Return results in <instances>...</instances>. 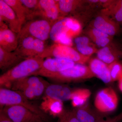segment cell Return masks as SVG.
Segmentation results:
<instances>
[{"label": "cell", "mask_w": 122, "mask_h": 122, "mask_svg": "<svg viewBox=\"0 0 122 122\" xmlns=\"http://www.w3.org/2000/svg\"><path fill=\"white\" fill-rule=\"evenodd\" d=\"M44 59L39 56L24 60L0 76L1 87L8 88L11 83L18 79L33 76L41 67Z\"/></svg>", "instance_id": "6da1fadb"}, {"label": "cell", "mask_w": 122, "mask_h": 122, "mask_svg": "<svg viewBox=\"0 0 122 122\" xmlns=\"http://www.w3.org/2000/svg\"><path fill=\"white\" fill-rule=\"evenodd\" d=\"M39 57L44 59L56 58L67 59L76 64L84 65L89 60L90 57L81 54L76 49L62 44H55L46 47Z\"/></svg>", "instance_id": "7a4b0ae2"}, {"label": "cell", "mask_w": 122, "mask_h": 122, "mask_svg": "<svg viewBox=\"0 0 122 122\" xmlns=\"http://www.w3.org/2000/svg\"><path fill=\"white\" fill-rule=\"evenodd\" d=\"M0 105L1 107L10 105L22 106L39 116L42 119L45 118L46 117L45 113L41 110L40 107L31 102L30 100L19 92L8 88L0 87Z\"/></svg>", "instance_id": "3957f363"}, {"label": "cell", "mask_w": 122, "mask_h": 122, "mask_svg": "<svg viewBox=\"0 0 122 122\" xmlns=\"http://www.w3.org/2000/svg\"><path fill=\"white\" fill-rule=\"evenodd\" d=\"M52 25L49 21L43 18L28 21L17 34L18 38L30 36L45 41L50 38Z\"/></svg>", "instance_id": "277c9868"}, {"label": "cell", "mask_w": 122, "mask_h": 122, "mask_svg": "<svg viewBox=\"0 0 122 122\" xmlns=\"http://www.w3.org/2000/svg\"><path fill=\"white\" fill-rule=\"evenodd\" d=\"M45 42L30 36L18 39V46L14 52L24 59L39 56L46 47Z\"/></svg>", "instance_id": "5b68a950"}, {"label": "cell", "mask_w": 122, "mask_h": 122, "mask_svg": "<svg viewBox=\"0 0 122 122\" xmlns=\"http://www.w3.org/2000/svg\"><path fill=\"white\" fill-rule=\"evenodd\" d=\"M95 77L89 66L76 63L71 68L53 75L49 78L60 82H70L89 79Z\"/></svg>", "instance_id": "8992f818"}, {"label": "cell", "mask_w": 122, "mask_h": 122, "mask_svg": "<svg viewBox=\"0 0 122 122\" xmlns=\"http://www.w3.org/2000/svg\"><path fill=\"white\" fill-rule=\"evenodd\" d=\"M94 106L100 113H107L115 110L118 105V99L115 91L111 87L99 91L94 100Z\"/></svg>", "instance_id": "52a82bcc"}, {"label": "cell", "mask_w": 122, "mask_h": 122, "mask_svg": "<svg viewBox=\"0 0 122 122\" xmlns=\"http://www.w3.org/2000/svg\"><path fill=\"white\" fill-rule=\"evenodd\" d=\"M81 23L73 18L65 17L54 24L51 28L50 38L53 41H57L63 35L72 31L76 35L81 30Z\"/></svg>", "instance_id": "ba28073f"}, {"label": "cell", "mask_w": 122, "mask_h": 122, "mask_svg": "<svg viewBox=\"0 0 122 122\" xmlns=\"http://www.w3.org/2000/svg\"><path fill=\"white\" fill-rule=\"evenodd\" d=\"M50 83L44 79L32 76L18 79L11 83L8 89L18 91L22 88L27 87L35 92L37 98L45 93Z\"/></svg>", "instance_id": "9c48e42d"}, {"label": "cell", "mask_w": 122, "mask_h": 122, "mask_svg": "<svg viewBox=\"0 0 122 122\" xmlns=\"http://www.w3.org/2000/svg\"><path fill=\"white\" fill-rule=\"evenodd\" d=\"M75 64L67 59L49 58L44 60L41 69L33 76H40L49 78L53 75L71 68Z\"/></svg>", "instance_id": "30bf717a"}, {"label": "cell", "mask_w": 122, "mask_h": 122, "mask_svg": "<svg viewBox=\"0 0 122 122\" xmlns=\"http://www.w3.org/2000/svg\"><path fill=\"white\" fill-rule=\"evenodd\" d=\"M36 16L48 20L53 25L63 18L60 13L58 0H39Z\"/></svg>", "instance_id": "8fae6325"}, {"label": "cell", "mask_w": 122, "mask_h": 122, "mask_svg": "<svg viewBox=\"0 0 122 122\" xmlns=\"http://www.w3.org/2000/svg\"><path fill=\"white\" fill-rule=\"evenodd\" d=\"M4 107L1 111L13 122H30L38 115L22 106L10 105Z\"/></svg>", "instance_id": "7c38bea8"}, {"label": "cell", "mask_w": 122, "mask_h": 122, "mask_svg": "<svg viewBox=\"0 0 122 122\" xmlns=\"http://www.w3.org/2000/svg\"><path fill=\"white\" fill-rule=\"evenodd\" d=\"M0 21L4 22L17 34L20 32L22 26L12 9L4 0H0Z\"/></svg>", "instance_id": "4fadbf2b"}, {"label": "cell", "mask_w": 122, "mask_h": 122, "mask_svg": "<svg viewBox=\"0 0 122 122\" xmlns=\"http://www.w3.org/2000/svg\"><path fill=\"white\" fill-rule=\"evenodd\" d=\"M18 44L17 34L9 28L4 22L0 21V47L7 52H13Z\"/></svg>", "instance_id": "5bb4252c"}, {"label": "cell", "mask_w": 122, "mask_h": 122, "mask_svg": "<svg viewBox=\"0 0 122 122\" xmlns=\"http://www.w3.org/2000/svg\"><path fill=\"white\" fill-rule=\"evenodd\" d=\"M93 25L95 28L112 37L119 31V24L111 18L102 13L95 18Z\"/></svg>", "instance_id": "9a60e30c"}, {"label": "cell", "mask_w": 122, "mask_h": 122, "mask_svg": "<svg viewBox=\"0 0 122 122\" xmlns=\"http://www.w3.org/2000/svg\"><path fill=\"white\" fill-rule=\"evenodd\" d=\"M73 91L65 85L50 84L46 89L44 96L63 102L70 100Z\"/></svg>", "instance_id": "2e32d148"}, {"label": "cell", "mask_w": 122, "mask_h": 122, "mask_svg": "<svg viewBox=\"0 0 122 122\" xmlns=\"http://www.w3.org/2000/svg\"><path fill=\"white\" fill-rule=\"evenodd\" d=\"M73 110L79 122H97L104 118L100 112L92 109L87 102Z\"/></svg>", "instance_id": "e0dca14e"}, {"label": "cell", "mask_w": 122, "mask_h": 122, "mask_svg": "<svg viewBox=\"0 0 122 122\" xmlns=\"http://www.w3.org/2000/svg\"><path fill=\"white\" fill-rule=\"evenodd\" d=\"M89 68L95 77H97L105 83L112 82L108 65L97 58L91 59Z\"/></svg>", "instance_id": "ac0fdd59"}, {"label": "cell", "mask_w": 122, "mask_h": 122, "mask_svg": "<svg viewBox=\"0 0 122 122\" xmlns=\"http://www.w3.org/2000/svg\"><path fill=\"white\" fill-rule=\"evenodd\" d=\"M97 55V57L99 60L109 65L118 61L122 56V51L111 43L98 50Z\"/></svg>", "instance_id": "d6986e66"}, {"label": "cell", "mask_w": 122, "mask_h": 122, "mask_svg": "<svg viewBox=\"0 0 122 122\" xmlns=\"http://www.w3.org/2000/svg\"><path fill=\"white\" fill-rule=\"evenodd\" d=\"M25 60L14 52L5 51L0 47V69L7 72Z\"/></svg>", "instance_id": "ffe728a7"}, {"label": "cell", "mask_w": 122, "mask_h": 122, "mask_svg": "<svg viewBox=\"0 0 122 122\" xmlns=\"http://www.w3.org/2000/svg\"><path fill=\"white\" fill-rule=\"evenodd\" d=\"M74 42L76 49L85 56L91 57L98 51L97 46L89 37L85 36L77 37L75 38Z\"/></svg>", "instance_id": "44dd1931"}, {"label": "cell", "mask_w": 122, "mask_h": 122, "mask_svg": "<svg viewBox=\"0 0 122 122\" xmlns=\"http://www.w3.org/2000/svg\"><path fill=\"white\" fill-rule=\"evenodd\" d=\"M40 108L44 113H49L54 116L59 117L64 112L63 102L44 96Z\"/></svg>", "instance_id": "7402d4cb"}, {"label": "cell", "mask_w": 122, "mask_h": 122, "mask_svg": "<svg viewBox=\"0 0 122 122\" xmlns=\"http://www.w3.org/2000/svg\"><path fill=\"white\" fill-rule=\"evenodd\" d=\"M87 34L94 44L100 48L111 44L113 39V37L94 28L87 30Z\"/></svg>", "instance_id": "603a6c76"}, {"label": "cell", "mask_w": 122, "mask_h": 122, "mask_svg": "<svg viewBox=\"0 0 122 122\" xmlns=\"http://www.w3.org/2000/svg\"><path fill=\"white\" fill-rule=\"evenodd\" d=\"M85 1L80 0H58L61 16L66 17L70 14L75 13L76 10L83 4Z\"/></svg>", "instance_id": "cb8c5ba5"}, {"label": "cell", "mask_w": 122, "mask_h": 122, "mask_svg": "<svg viewBox=\"0 0 122 122\" xmlns=\"http://www.w3.org/2000/svg\"><path fill=\"white\" fill-rule=\"evenodd\" d=\"M102 13L112 17L118 24L122 23V0H113L108 8L103 10Z\"/></svg>", "instance_id": "d4e9b609"}, {"label": "cell", "mask_w": 122, "mask_h": 122, "mask_svg": "<svg viewBox=\"0 0 122 122\" xmlns=\"http://www.w3.org/2000/svg\"><path fill=\"white\" fill-rule=\"evenodd\" d=\"M12 9L22 26L27 21L28 14L25 8L20 0H4Z\"/></svg>", "instance_id": "484cf974"}, {"label": "cell", "mask_w": 122, "mask_h": 122, "mask_svg": "<svg viewBox=\"0 0 122 122\" xmlns=\"http://www.w3.org/2000/svg\"><path fill=\"white\" fill-rule=\"evenodd\" d=\"M91 93L86 89H78L73 90L71 97L72 105L76 107L82 106L87 102Z\"/></svg>", "instance_id": "4316f807"}, {"label": "cell", "mask_w": 122, "mask_h": 122, "mask_svg": "<svg viewBox=\"0 0 122 122\" xmlns=\"http://www.w3.org/2000/svg\"><path fill=\"white\" fill-rule=\"evenodd\" d=\"M112 82L118 81L122 77V64L116 61L108 65Z\"/></svg>", "instance_id": "83f0119b"}, {"label": "cell", "mask_w": 122, "mask_h": 122, "mask_svg": "<svg viewBox=\"0 0 122 122\" xmlns=\"http://www.w3.org/2000/svg\"><path fill=\"white\" fill-rule=\"evenodd\" d=\"M59 117L62 122H79L73 110L69 111H64Z\"/></svg>", "instance_id": "f1b7e54d"}, {"label": "cell", "mask_w": 122, "mask_h": 122, "mask_svg": "<svg viewBox=\"0 0 122 122\" xmlns=\"http://www.w3.org/2000/svg\"><path fill=\"white\" fill-rule=\"evenodd\" d=\"M122 120V112L118 115L112 117L103 118L97 122H120Z\"/></svg>", "instance_id": "f546056e"}, {"label": "cell", "mask_w": 122, "mask_h": 122, "mask_svg": "<svg viewBox=\"0 0 122 122\" xmlns=\"http://www.w3.org/2000/svg\"><path fill=\"white\" fill-rule=\"evenodd\" d=\"M0 122H13L6 115L0 111Z\"/></svg>", "instance_id": "4dcf8cb0"}, {"label": "cell", "mask_w": 122, "mask_h": 122, "mask_svg": "<svg viewBox=\"0 0 122 122\" xmlns=\"http://www.w3.org/2000/svg\"><path fill=\"white\" fill-rule=\"evenodd\" d=\"M118 87L120 91L122 93V77L118 81Z\"/></svg>", "instance_id": "1f68e13d"}, {"label": "cell", "mask_w": 122, "mask_h": 122, "mask_svg": "<svg viewBox=\"0 0 122 122\" xmlns=\"http://www.w3.org/2000/svg\"><path fill=\"white\" fill-rule=\"evenodd\" d=\"M40 119L42 118L39 116L37 115L35 116V117L30 122H36L37 120H39Z\"/></svg>", "instance_id": "d6a6232c"}, {"label": "cell", "mask_w": 122, "mask_h": 122, "mask_svg": "<svg viewBox=\"0 0 122 122\" xmlns=\"http://www.w3.org/2000/svg\"><path fill=\"white\" fill-rule=\"evenodd\" d=\"M41 119H40L39 120H38L37 122H41Z\"/></svg>", "instance_id": "836d02e7"}, {"label": "cell", "mask_w": 122, "mask_h": 122, "mask_svg": "<svg viewBox=\"0 0 122 122\" xmlns=\"http://www.w3.org/2000/svg\"><path fill=\"white\" fill-rule=\"evenodd\" d=\"M58 122H62V120H61V119L59 118V121H58Z\"/></svg>", "instance_id": "e575fe53"}]
</instances>
